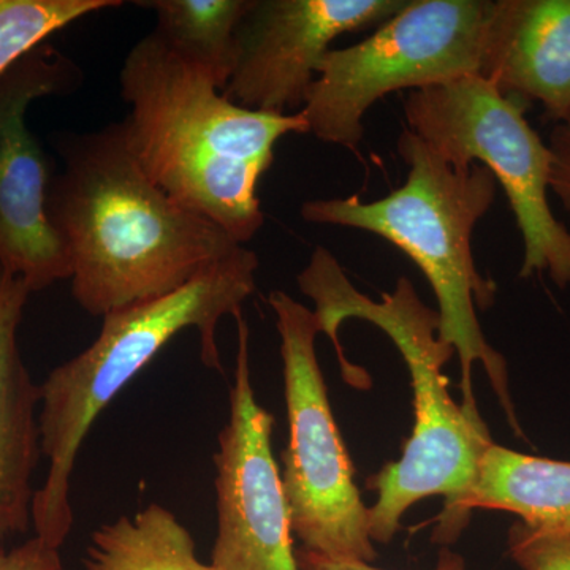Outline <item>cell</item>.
<instances>
[{"instance_id":"obj_11","label":"cell","mask_w":570,"mask_h":570,"mask_svg":"<svg viewBox=\"0 0 570 570\" xmlns=\"http://www.w3.org/2000/svg\"><path fill=\"white\" fill-rule=\"evenodd\" d=\"M409 0H253L235 37V69L223 91L247 110L294 115L337 37L370 31Z\"/></svg>"},{"instance_id":"obj_16","label":"cell","mask_w":570,"mask_h":570,"mask_svg":"<svg viewBox=\"0 0 570 570\" xmlns=\"http://www.w3.org/2000/svg\"><path fill=\"white\" fill-rule=\"evenodd\" d=\"M253 0H142L156 13L153 33L184 62L205 71L220 92L235 69V37Z\"/></svg>"},{"instance_id":"obj_9","label":"cell","mask_w":570,"mask_h":570,"mask_svg":"<svg viewBox=\"0 0 570 570\" xmlns=\"http://www.w3.org/2000/svg\"><path fill=\"white\" fill-rule=\"evenodd\" d=\"M82 82L73 59L40 43L0 77V265L40 292L70 279L69 250L47 214L55 163L29 129L36 100L69 96Z\"/></svg>"},{"instance_id":"obj_18","label":"cell","mask_w":570,"mask_h":570,"mask_svg":"<svg viewBox=\"0 0 570 570\" xmlns=\"http://www.w3.org/2000/svg\"><path fill=\"white\" fill-rule=\"evenodd\" d=\"M508 550L523 570H570V532L532 530L517 521L508 532Z\"/></svg>"},{"instance_id":"obj_19","label":"cell","mask_w":570,"mask_h":570,"mask_svg":"<svg viewBox=\"0 0 570 570\" xmlns=\"http://www.w3.org/2000/svg\"><path fill=\"white\" fill-rule=\"evenodd\" d=\"M0 570H67L61 549L37 535L14 549L0 551Z\"/></svg>"},{"instance_id":"obj_1","label":"cell","mask_w":570,"mask_h":570,"mask_svg":"<svg viewBox=\"0 0 570 570\" xmlns=\"http://www.w3.org/2000/svg\"><path fill=\"white\" fill-rule=\"evenodd\" d=\"M52 148L62 170L48 219L69 250L71 295L91 316L171 294L243 246L145 174L122 121L55 134Z\"/></svg>"},{"instance_id":"obj_17","label":"cell","mask_w":570,"mask_h":570,"mask_svg":"<svg viewBox=\"0 0 570 570\" xmlns=\"http://www.w3.org/2000/svg\"><path fill=\"white\" fill-rule=\"evenodd\" d=\"M121 0H0V77L52 33Z\"/></svg>"},{"instance_id":"obj_5","label":"cell","mask_w":570,"mask_h":570,"mask_svg":"<svg viewBox=\"0 0 570 570\" xmlns=\"http://www.w3.org/2000/svg\"><path fill=\"white\" fill-rule=\"evenodd\" d=\"M257 254L239 246L178 291L105 314L91 346L48 374L40 384L41 453L48 472L32 502L37 538L55 549L66 543L75 521L70 479L82 442L104 409L174 337L197 330L202 362L223 371L217 325L242 313L257 287Z\"/></svg>"},{"instance_id":"obj_6","label":"cell","mask_w":570,"mask_h":570,"mask_svg":"<svg viewBox=\"0 0 570 570\" xmlns=\"http://www.w3.org/2000/svg\"><path fill=\"white\" fill-rule=\"evenodd\" d=\"M527 107L478 75L411 91L407 130L445 163L489 168L508 197L523 239L520 277L570 285V232L549 204L551 154L524 118Z\"/></svg>"},{"instance_id":"obj_12","label":"cell","mask_w":570,"mask_h":570,"mask_svg":"<svg viewBox=\"0 0 570 570\" xmlns=\"http://www.w3.org/2000/svg\"><path fill=\"white\" fill-rule=\"evenodd\" d=\"M480 78L543 118L570 115V0H493Z\"/></svg>"},{"instance_id":"obj_10","label":"cell","mask_w":570,"mask_h":570,"mask_svg":"<svg viewBox=\"0 0 570 570\" xmlns=\"http://www.w3.org/2000/svg\"><path fill=\"white\" fill-rule=\"evenodd\" d=\"M238 330L230 414L214 453L217 534L212 562L217 570H299L283 475L273 455L275 417L255 397L249 363V326Z\"/></svg>"},{"instance_id":"obj_3","label":"cell","mask_w":570,"mask_h":570,"mask_svg":"<svg viewBox=\"0 0 570 570\" xmlns=\"http://www.w3.org/2000/svg\"><path fill=\"white\" fill-rule=\"evenodd\" d=\"M119 88L130 105L124 127L145 174L175 204L220 225L239 245L250 242L265 224L257 187L277 141L309 134L302 112L230 102L153 32L124 59Z\"/></svg>"},{"instance_id":"obj_15","label":"cell","mask_w":570,"mask_h":570,"mask_svg":"<svg viewBox=\"0 0 570 570\" xmlns=\"http://www.w3.org/2000/svg\"><path fill=\"white\" fill-rule=\"evenodd\" d=\"M86 570H217L197 558L190 531L164 505H146L92 532Z\"/></svg>"},{"instance_id":"obj_4","label":"cell","mask_w":570,"mask_h":570,"mask_svg":"<svg viewBox=\"0 0 570 570\" xmlns=\"http://www.w3.org/2000/svg\"><path fill=\"white\" fill-rule=\"evenodd\" d=\"M397 154L409 165L407 178L381 200L314 198L299 214L309 224L340 225L387 239L407 255L433 288L439 305L438 336L459 356L461 395L469 414L480 417L472 390V366L485 370L510 428L523 436L509 389L504 356L490 346L478 318L489 309L497 284L480 275L472 254L475 225L497 198L498 183L480 164L445 163L417 135L404 129Z\"/></svg>"},{"instance_id":"obj_13","label":"cell","mask_w":570,"mask_h":570,"mask_svg":"<svg viewBox=\"0 0 570 570\" xmlns=\"http://www.w3.org/2000/svg\"><path fill=\"white\" fill-rule=\"evenodd\" d=\"M28 284L0 265V538L24 534L32 524L33 472L41 434L40 385L32 381L18 346Z\"/></svg>"},{"instance_id":"obj_21","label":"cell","mask_w":570,"mask_h":570,"mask_svg":"<svg viewBox=\"0 0 570 570\" xmlns=\"http://www.w3.org/2000/svg\"><path fill=\"white\" fill-rule=\"evenodd\" d=\"M296 562L299 570H385L374 568L371 562L356 560H340L309 550H296ZM433 570H466L463 558L444 549L439 554L436 568Z\"/></svg>"},{"instance_id":"obj_2","label":"cell","mask_w":570,"mask_h":570,"mask_svg":"<svg viewBox=\"0 0 570 570\" xmlns=\"http://www.w3.org/2000/svg\"><path fill=\"white\" fill-rule=\"evenodd\" d=\"M298 287L316 305L321 333L332 337L348 384L358 387L366 374L347 362L341 346L340 328L347 318H362L381 328L403 355L411 374L414 431L401 460L366 480L367 489L377 494L373 508H367L371 540L392 542L406 510L422 499L442 497L444 512L438 519L433 542H455L469 523L461 505L493 441L482 417L469 414L450 395L444 366L455 351L439 340V314L419 298L407 277H400L395 291L382 294L381 302L363 295L324 246L314 249L298 275Z\"/></svg>"},{"instance_id":"obj_8","label":"cell","mask_w":570,"mask_h":570,"mask_svg":"<svg viewBox=\"0 0 570 570\" xmlns=\"http://www.w3.org/2000/svg\"><path fill=\"white\" fill-rule=\"evenodd\" d=\"M268 303L284 366L288 444L281 475L292 531L305 550L373 562L377 553L367 532V508L318 365L316 314L283 291L272 292Z\"/></svg>"},{"instance_id":"obj_7","label":"cell","mask_w":570,"mask_h":570,"mask_svg":"<svg viewBox=\"0 0 570 570\" xmlns=\"http://www.w3.org/2000/svg\"><path fill=\"white\" fill-rule=\"evenodd\" d=\"M493 0H409L360 43L326 52L299 111L321 141L358 148L363 118L390 92L478 75Z\"/></svg>"},{"instance_id":"obj_20","label":"cell","mask_w":570,"mask_h":570,"mask_svg":"<svg viewBox=\"0 0 570 570\" xmlns=\"http://www.w3.org/2000/svg\"><path fill=\"white\" fill-rule=\"evenodd\" d=\"M547 146L551 154L550 190L570 214V115L554 124Z\"/></svg>"},{"instance_id":"obj_14","label":"cell","mask_w":570,"mask_h":570,"mask_svg":"<svg viewBox=\"0 0 570 570\" xmlns=\"http://www.w3.org/2000/svg\"><path fill=\"white\" fill-rule=\"evenodd\" d=\"M475 509L513 513L532 530L570 532V461L527 455L493 442L461 505L468 520Z\"/></svg>"}]
</instances>
